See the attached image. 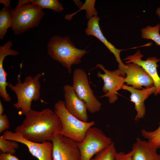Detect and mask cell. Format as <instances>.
I'll return each instance as SVG.
<instances>
[{
    "instance_id": "cell-1",
    "label": "cell",
    "mask_w": 160,
    "mask_h": 160,
    "mask_svg": "<svg viewBox=\"0 0 160 160\" xmlns=\"http://www.w3.org/2000/svg\"><path fill=\"white\" fill-rule=\"evenodd\" d=\"M25 116L15 131L28 140L39 143L52 141L62 129L59 116L50 108L40 111L32 109Z\"/></svg>"
},
{
    "instance_id": "cell-2",
    "label": "cell",
    "mask_w": 160,
    "mask_h": 160,
    "mask_svg": "<svg viewBox=\"0 0 160 160\" xmlns=\"http://www.w3.org/2000/svg\"><path fill=\"white\" fill-rule=\"evenodd\" d=\"M47 47L48 55L66 68L69 73L71 72L72 65L79 64L81 58L89 52L76 47L67 36H52L47 44Z\"/></svg>"
},
{
    "instance_id": "cell-3",
    "label": "cell",
    "mask_w": 160,
    "mask_h": 160,
    "mask_svg": "<svg viewBox=\"0 0 160 160\" xmlns=\"http://www.w3.org/2000/svg\"><path fill=\"white\" fill-rule=\"evenodd\" d=\"M21 73L17 75V82L14 85L8 83V86L16 95L17 101L13 106L25 116L32 110L31 103L40 98L41 84L40 79L42 74L39 73L34 76H26L23 82L20 80Z\"/></svg>"
},
{
    "instance_id": "cell-4",
    "label": "cell",
    "mask_w": 160,
    "mask_h": 160,
    "mask_svg": "<svg viewBox=\"0 0 160 160\" xmlns=\"http://www.w3.org/2000/svg\"><path fill=\"white\" fill-rule=\"evenodd\" d=\"M54 111L59 116L62 125L59 134L77 143L83 140L87 130L95 123L93 121H81L73 116L66 109L64 101L61 100L55 103Z\"/></svg>"
},
{
    "instance_id": "cell-5",
    "label": "cell",
    "mask_w": 160,
    "mask_h": 160,
    "mask_svg": "<svg viewBox=\"0 0 160 160\" xmlns=\"http://www.w3.org/2000/svg\"><path fill=\"white\" fill-rule=\"evenodd\" d=\"M9 11L12 18L10 28L15 35L38 26L44 15L43 9L33 3L9 9Z\"/></svg>"
},
{
    "instance_id": "cell-6",
    "label": "cell",
    "mask_w": 160,
    "mask_h": 160,
    "mask_svg": "<svg viewBox=\"0 0 160 160\" xmlns=\"http://www.w3.org/2000/svg\"><path fill=\"white\" fill-rule=\"evenodd\" d=\"M113 142L111 139L101 129L97 127H90L83 140L77 142L81 160H90L94 155L108 147Z\"/></svg>"
},
{
    "instance_id": "cell-7",
    "label": "cell",
    "mask_w": 160,
    "mask_h": 160,
    "mask_svg": "<svg viewBox=\"0 0 160 160\" xmlns=\"http://www.w3.org/2000/svg\"><path fill=\"white\" fill-rule=\"evenodd\" d=\"M72 86L78 97L84 101L89 112L93 113L99 111L102 104L94 95L89 82L86 73L81 68L73 71Z\"/></svg>"
},
{
    "instance_id": "cell-8",
    "label": "cell",
    "mask_w": 160,
    "mask_h": 160,
    "mask_svg": "<svg viewBox=\"0 0 160 160\" xmlns=\"http://www.w3.org/2000/svg\"><path fill=\"white\" fill-rule=\"evenodd\" d=\"M96 68H99L104 72L102 73L98 71L97 76L103 81L104 85L102 90L105 94L103 97L108 98L109 103L110 104L114 103L118 99L117 92L122 89L124 82V78L121 74L119 68L113 71H110L105 69L102 64H96Z\"/></svg>"
},
{
    "instance_id": "cell-9",
    "label": "cell",
    "mask_w": 160,
    "mask_h": 160,
    "mask_svg": "<svg viewBox=\"0 0 160 160\" xmlns=\"http://www.w3.org/2000/svg\"><path fill=\"white\" fill-rule=\"evenodd\" d=\"M53 160H81L77 142L58 134L52 141Z\"/></svg>"
},
{
    "instance_id": "cell-10",
    "label": "cell",
    "mask_w": 160,
    "mask_h": 160,
    "mask_svg": "<svg viewBox=\"0 0 160 160\" xmlns=\"http://www.w3.org/2000/svg\"><path fill=\"white\" fill-rule=\"evenodd\" d=\"M6 139L12 140L25 145L31 155L38 160H53V144L50 141L36 143L28 140L16 133L7 130L1 135Z\"/></svg>"
},
{
    "instance_id": "cell-11",
    "label": "cell",
    "mask_w": 160,
    "mask_h": 160,
    "mask_svg": "<svg viewBox=\"0 0 160 160\" xmlns=\"http://www.w3.org/2000/svg\"><path fill=\"white\" fill-rule=\"evenodd\" d=\"M124 69L126 76L124 82L138 89L150 88L154 86L153 80L148 72L142 67L132 63H126Z\"/></svg>"
},
{
    "instance_id": "cell-12",
    "label": "cell",
    "mask_w": 160,
    "mask_h": 160,
    "mask_svg": "<svg viewBox=\"0 0 160 160\" xmlns=\"http://www.w3.org/2000/svg\"><path fill=\"white\" fill-rule=\"evenodd\" d=\"M66 109L71 115L80 120L88 121L87 105L77 96L72 86L65 84L63 87Z\"/></svg>"
},
{
    "instance_id": "cell-13",
    "label": "cell",
    "mask_w": 160,
    "mask_h": 160,
    "mask_svg": "<svg viewBox=\"0 0 160 160\" xmlns=\"http://www.w3.org/2000/svg\"><path fill=\"white\" fill-rule=\"evenodd\" d=\"M100 18L95 16L89 19L85 32L87 35L93 36L102 42L114 55L116 61L118 63L119 68L121 72V76L125 77L124 69L125 65L123 63L120 57L121 52L123 50L116 48L109 42L104 36L100 28L99 22Z\"/></svg>"
},
{
    "instance_id": "cell-14",
    "label": "cell",
    "mask_w": 160,
    "mask_h": 160,
    "mask_svg": "<svg viewBox=\"0 0 160 160\" xmlns=\"http://www.w3.org/2000/svg\"><path fill=\"white\" fill-rule=\"evenodd\" d=\"M143 55L142 54L139 50L132 55L127 56L124 60H126V63H134L143 68L152 78L154 82L156 91L154 93L155 96L160 95V77L158 74L157 68L158 65L157 63L160 60L154 57H149L145 60H143L142 58Z\"/></svg>"
},
{
    "instance_id": "cell-15",
    "label": "cell",
    "mask_w": 160,
    "mask_h": 160,
    "mask_svg": "<svg viewBox=\"0 0 160 160\" xmlns=\"http://www.w3.org/2000/svg\"><path fill=\"white\" fill-rule=\"evenodd\" d=\"M122 89L128 91L131 93L130 101L134 103L135 108L137 112L135 120L137 121L143 119L146 112L144 102L151 95L155 93L156 91L155 87L139 89L124 84Z\"/></svg>"
},
{
    "instance_id": "cell-16",
    "label": "cell",
    "mask_w": 160,
    "mask_h": 160,
    "mask_svg": "<svg viewBox=\"0 0 160 160\" xmlns=\"http://www.w3.org/2000/svg\"><path fill=\"white\" fill-rule=\"evenodd\" d=\"M157 149L148 141L138 137L132 146L133 160H160Z\"/></svg>"
},
{
    "instance_id": "cell-17",
    "label": "cell",
    "mask_w": 160,
    "mask_h": 160,
    "mask_svg": "<svg viewBox=\"0 0 160 160\" xmlns=\"http://www.w3.org/2000/svg\"><path fill=\"white\" fill-rule=\"evenodd\" d=\"M12 16L8 7L4 6L0 11V39L2 40L10 28L12 22Z\"/></svg>"
},
{
    "instance_id": "cell-18",
    "label": "cell",
    "mask_w": 160,
    "mask_h": 160,
    "mask_svg": "<svg viewBox=\"0 0 160 160\" xmlns=\"http://www.w3.org/2000/svg\"><path fill=\"white\" fill-rule=\"evenodd\" d=\"M160 23L154 26L148 25L141 30V37L145 39L154 41L158 45L160 46Z\"/></svg>"
},
{
    "instance_id": "cell-19",
    "label": "cell",
    "mask_w": 160,
    "mask_h": 160,
    "mask_svg": "<svg viewBox=\"0 0 160 160\" xmlns=\"http://www.w3.org/2000/svg\"><path fill=\"white\" fill-rule=\"evenodd\" d=\"M25 2L26 4H35L42 9L47 8L60 12L64 9L62 4L57 0H25Z\"/></svg>"
},
{
    "instance_id": "cell-20",
    "label": "cell",
    "mask_w": 160,
    "mask_h": 160,
    "mask_svg": "<svg viewBox=\"0 0 160 160\" xmlns=\"http://www.w3.org/2000/svg\"><path fill=\"white\" fill-rule=\"evenodd\" d=\"M95 0H86L85 3L80 7V9L75 13L69 15H66L65 18L68 20H71L73 17L76 13L82 10L86 11V17L89 19L91 17L97 16V12L95 7Z\"/></svg>"
},
{
    "instance_id": "cell-21",
    "label": "cell",
    "mask_w": 160,
    "mask_h": 160,
    "mask_svg": "<svg viewBox=\"0 0 160 160\" xmlns=\"http://www.w3.org/2000/svg\"><path fill=\"white\" fill-rule=\"evenodd\" d=\"M19 147L17 142L6 139L1 136L0 137V150L1 153L14 155Z\"/></svg>"
},
{
    "instance_id": "cell-22",
    "label": "cell",
    "mask_w": 160,
    "mask_h": 160,
    "mask_svg": "<svg viewBox=\"0 0 160 160\" xmlns=\"http://www.w3.org/2000/svg\"><path fill=\"white\" fill-rule=\"evenodd\" d=\"M116 153L114 143L113 142L108 147L96 153L95 157L90 160H114Z\"/></svg>"
},
{
    "instance_id": "cell-23",
    "label": "cell",
    "mask_w": 160,
    "mask_h": 160,
    "mask_svg": "<svg viewBox=\"0 0 160 160\" xmlns=\"http://www.w3.org/2000/svg\"><path fill=\"white\" fill-rule=\"evenodd\" d=\"M141 135L148 141L157 148H160V124L155 130L149 131L145 129L141 130Z\"/></svg>"
},
{
    "instance_id": "cell-24",
    "label": "cell",
    "mask_w": 160,
    "mask_h": 160,
    "mask_svg": "<svg viewBox=\"0 0 160 160\" xmlns=\"http://www.w3.org/2000/svg\"><path fill=\"white\" fill-rule=\"evenodd\" d=\"M9 124L7 116L6 114L0 115V133L9 129Z\"/></svg>"
},
{
    "instance_id": "cell-25",
    "label": "cell",
    "mask_w": 160,
    "mask_h": 160,
    "mask_svg": "<svg viewBox=\"0 0 160 160\" xmlns=\"http://www.w3.org/2000/svg\"><path fill=\"white\" fill-rule=\"evenodd\" d=\"M133 153L132 150L126 153L123 152H117L115 155L114 160H133Z\"/></svg>"
},
{
    "instance_id": "cell-26",
    "label": "cell",
    "mask_w": 160,
    "mask_h": 160,
    "mask_svg": "<svg viewBox=\"0 0 160 160\" xmlns=\"http://www.w3.org/2000/svg\"><path fill=\"white\" fill-rule=\"evenodd\" d=\"M0 160H19L15 156L8 153H1Z\"/></svg>"
},
{
    "instance_id": "cell-27",
    "label": "cell",
    "mask_w": 160,
    "mask_h": 160,
    "mask_svg": "<svg viewBox=\"0 0 160 160\" xmlns=\"http://www.w3.org/2000/svg\"><path fill=\"white\" fill-rule=\"evenodd\" d=\"M0 3L3 4L4 6L6 7L9 8H10V1L9 0H0Z\"/></svg>"
},
{
    "instance_id": "cell-28",
    "label": "cell",
    "mask_w": 160,
    "mask_h": 160,
    "mask_svg": "<svg viewBox=\"0 0 160 160\" xmlns=\"http://www.w3.org/2000/svg\"><path fill=\"white\" fill-rule=\"evenodd\" d=\"M4 108L1 101H0V115L3 114Z\"/></svg>"
},
{
    "instance_id": "cell-29",
    "label": "cell",
    "mask_w": 160,
    "mask_h": 160,
    "mask_svg": "<svg viewBox=\"0 0 160 160\" xmlns=\"http://www.w3.org/2000/svg\"><path fill=\"white\" fill-rule=\"evenodd\" d=\"M156 13L160 18V7H158L157 8Z\"/></svg>"
}]
</instances>
